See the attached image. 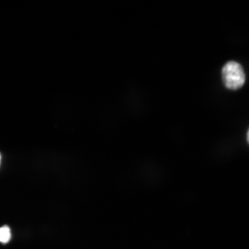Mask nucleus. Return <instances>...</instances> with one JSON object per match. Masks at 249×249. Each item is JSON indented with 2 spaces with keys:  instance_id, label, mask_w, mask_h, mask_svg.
Wrapping results in <instances>:
<instances>
[{
  "instance_id": "nucleus-1",
  "label": "nucleus",
  "mask_w": 249,
  "mask_h": 249,
  "mask_svg": "<svg viewBox=\"0 0 249 249\" xmlns=\"http://www.w3.org/2000/svg\"><path fill=\"white\" fill-rule=\"evenodd\" d=\"M222 79L227 89L236 90L244 85L246 76L244 68L235 61H229L222 69Z\"/></svg>"
},
{
  "instance_id": "nucleus-2",
  "label": "nucleus",
  "mask_w": 249,
  "mask_h": 249,
  "mask_svg": "<svg viewBox=\"0 0 249 249\" xmlns=\"http://www.w3.org/2000/svg\"><path fill=\"white\" fill-rule=\"evenodd\" d=\"M11 232L10 228L7 226L0 227V242L7 244L10 241Z\"/></svg>"
},
{
  "instance_id": "nucleus-3",
  "label": "nucleus",
  "mask_w": 249,
  "mask_h": 249,
  "mask_svg": "<svg viewBox=\"0 0 249 249\" xmlns=\"http://www.w3.org/2000/svg\"><path fill=\"white\" fill-rule=\"evenodd\" d=\"M247 139H248V142L249 144V129L248 132Z\"/></svg>"
},
{
  "instance_id": "nucleus-4",
  "label": "nucleus",
  "mask_w": 249,
  "mask_h": 249,
  "mask_svg": "<svg viewBox=\"0 0 249 249\" xmlns=\"http://www.w3.org/2000/svg\"><path fill=\"white\" fill-rule=\"evenodd\" d=\"M1 154H0V164H1Z\"/></svg>"
}]
</instances>
